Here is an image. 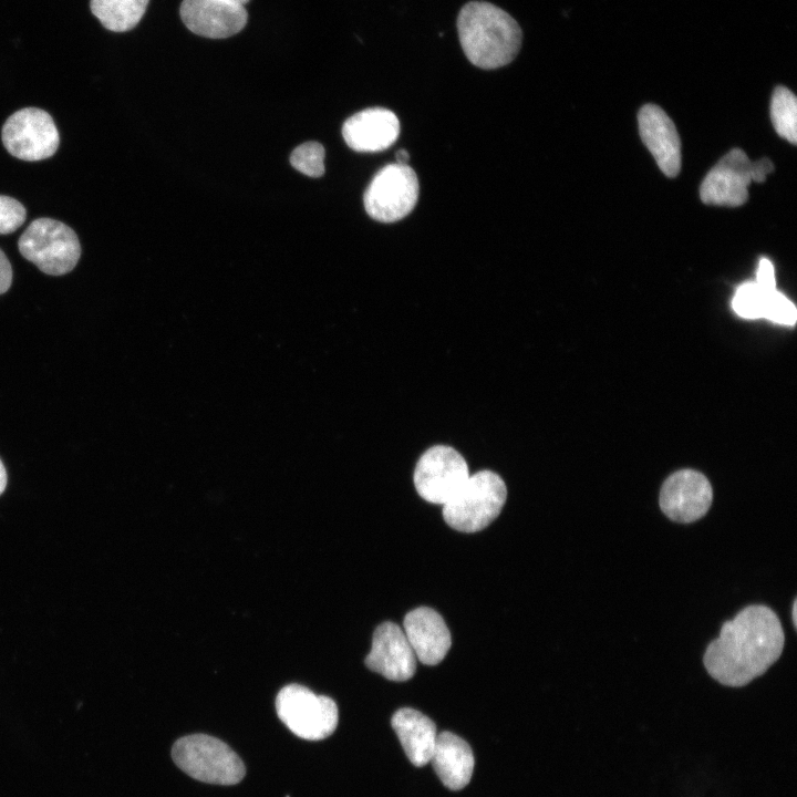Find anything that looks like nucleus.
<instances>
[{"mask_svg":"<svg viewBox=\"0 0 797 797\" xmlns=\"http://www.w3.org/2000/svg\"><path fill=\"white\" fill-rule=\"evenodd\" d=\"M796 604H797V603H796V600H795V601H794V604H793V612H791V613H793V622H794V625H795V627H796V620H797V619H796Z\"/></svg>","mask_w":797,"mask_h":797,"instance_id":"nucleus-31","label":"nucleus"},{"mask_svg":"<svg viewBox=\"0 0 797 797\" xmlns=\"http://www.w3.org/2000/svg\"><path fill=\"white\" fill-rule=\"evenodd\" d=\"M12 281V268L11 265L0 249V294L4 293L11 286Z\"/></svg>","mask_w":797,"mask_h":797,"instance_id":"nucleus-27","label":"nucleus"},{"mask_svg":"<svg viewBox=\"0 0 797 797\" xmlns=\"http://www.w3.org/2000/svg\"><path fill=\"white\" fill-rule=\"evenodd\" d=\"M457 30L465 55L480 69L507 65L520 50L522 33L519 24L489 2L466 3L459 11Z\"/></svg>","mask_w":797,"mask_h":797,"instance_id":"nucleus-2","label":"nucleus"},{"mask_svg":"<svg viewBox=\"0 0 797 797\" xmlns=\"http://www.w3.org/2000/svg\"><path fill=\"white\" fill-rule=\"evenodd\" d=\"M713 490L708 479L700 472L681 469L663 483L660 507L664 515L676 522H693L710 509Z\"/></svg>","mask_w":797,"mask_h":797,"instance_id":"nucleus-10","label":"nucleus"},{"mask_svg":"<svg viewBox=\"0 0 797 797\" xmlns=\"http://www.w3.org/2000/svg\"><path fill=\"white\" fill-rule=\"evenodd\" d=\"M403 631L415 654L426 665H436L448 652L452 638L442 615L428 607L406 613Z\"/></svg>","mask_w":797,"mask_h":797,"instance_id":"nucleus-15","label":"nucleus"},{"mask_svg":"<svg viewBox=\"0 0 797 797\" xmlns=\"http://www.w3.org/2000/svg\"><path fill=\"white\" fill-rule=\"evenodd\" d=\"M276 711L294 735L308 741L330 736L339 721L338 706L332 698L317 695L299 684H289L279 691Z\"/></svg>","mask_w":797,"mask_h":797,"instance_id":"nucleus-6","label":"nucleus"},{"mask_svg":"<svg viewBox=\"0 0 797 797\" xmlns=\"http://www.w3.org/2000/svg\"><path fill=\"white\" fill-rule=\"evenodd\" d=\"M469 477L467 463L455 448L435 445L425 451L416 463L414 485L428 503L446 504Z\"/></svg>","mask_w":797,"mask_h":797,"instance_id":"nucleus-8","label":"nucleus"},{"mask_svg":"<svg viewBox=\"0 0 797 797\" xmlns=\"http://www.w3.org/2000/svg\"><path fill=\"white\" fill-rule=\"evenodd\" d=\"M6 149L22 161H41L58 149L60 137L51 115L37 107H25L8 117L2 127Z\"/></svg>","mask_w":797,"mask_h":797,"instance_id":"nucleus-9","label":"nucleus"},{"mask_svg":"<svg viewBox=\"0 0 797 797\" xmlns=\"http://www.w3.org/2000/svg\"><path fill=\"white\" fill-rule=\"evenodd\" d=\"M507 499L503 478L483 469L469 475L459 490L443 505V518L453 529L476 532L490 525L500 514Z\"/></svg>","mask_w":797,"mask_h":797,"instance_id":"nucleus-3","label":"nucleus"},{"mask_svg":"<svg viewBox=\"0 0 797 797\" xmlns=\"http://www.w3.org/2000/svg\"><path fill=\"white\" fill-rule=\"evenodd\" d=\"M180 18L194 33L224 39L244 29L248 14L244 6L224 0H183Z\"/></svg>","mask_w":797,"mask_h":797,"instance_id":"nucleus-13","label":"nucleus"},{"mask_svg":"<svg viewBox=\"0 0 797 797\" xmlns=\"http://www.w3.org/2000/svg\"><path fill=\"white\" fill-rule=\"evenodd\" d=\"M418 188L417 176L408 165H386L375 174L365 190V210L379 221L400 220L415 207Z\"/></svg>","mask_w":797,"mask_h":797,"instance_id":"nucleus-7","label":"nucleus"},{"mask_svg":"<svg viewBox=\"0 0 797 797\" xmlns=\"http://www.w3.org/2000/svg\"><path fill=\"white\" fill-rule=\"evenodd\" d=\"M429 762L441 782L452 790H459L470 782L475 764L473 751L452 732L437 734Z\"/></svg>","mask_w":797,"mask_h":797,"instance_id":"nucleus-17","label":"nucleus"},{"mask_svg":"<svg viewBox=\"0 0 797 797\" xmlns=\"http://www.w3.org/2000/svg\"><path fill=\"white\" fill-rule=\"evenodd\" d=\"M642 142L667 177L681 169V141L673 121L655 104L643 105L638 115Z\"/></svg>","mask_w":797,"mask_h":797,"instance_id":"nucleus-14","label":"nucleus"},{"mask_svg":"<svg viewBox=\"0 0 797 797\" xmlns=\"http://www.w3.org/2000/svg\"><path fill=\"white\" fill-rule=\"evenodd\" d=\"M774 170V165L768 158L759 159L752 163L751 177L753 182L763 183L766 175Z\"/></svg>","mask_w":797,"mask_h":797,"instance_id":"nucleus-26","label":"nucleus"},{"mask_svg":"<svg viewBox=\"0 0 797 797\" xmlns=\"http://www.w3.org/2000/svg\"><path fill=\"white\" fill-rule=\"evenodd\" d=\"M769 292L763 290L755 281L744 282L735 292L732 301L733 310L744 319H762Z\"/></svg>","mask_w":797,"mask_h":797,"instance_id":"nucleus-21","label":"nucleus"},{"mask_svg":"<svg viewBox=\"0 0 797 797\" xmlns=\"http://www.w3.org/2000/svg\"><path fill=\"white\" fill-rule=\"evenodd\" d=\"M7 486V472L6 468L0 460V495L4 491Z\"/></svg>","mask_w":797,"mask_h":797,"instance_id":"nucleus-29","label":"nucleus"},{"mask_svg":"<svg viewBox=\"0 0 797 797\" xmlns=\"http://www.w3.org/2000/svg\"><path fill=\"white\" fill-rule=\"evenodd\" d=\"M395 158L397 164L407 165L410 154L405 149H400L398 152H396Z\"/></svg>","mask_w":797,"mask_h":797,"instance_id":"nucleus-28","label":"nucleus"},{"mask_svg":"<svg viewBox=\"0 0 797 797\" xmlns=\"http://www.w3.org/2000/svg\"><path fill=\"white\" fill-rule=\"evenodd\" d=\"M763 319L793 325L797 319L796 307L782 292L773 290L767 294Z\"/></svg>","mask_w":797,"mask_h":797,"instance_id":"nucleus-23","label":"nucleus"},{"mask_svg":"<svg viewBox=\"0 0 797 797\" xmlns=\"http://www.w3.org/2000/svg\"><path fill=\"white\" fill-rule=\"evenodd\" d=\"M364 662L371 671L395 682L410 680L416 670V656L403 629L391 621L376 627Z\"/></svg>","mask_w":797,"mask_h":797,"instance_id":"nucleus-12","label":"nucleus"},{"mask_svg":"<svg viewBox=\"0 0 797 797\" xmlns=\"http://www.w3.org/2000/svg\"><path fill=\"white\" fill-rule=\"evenodd\" d=\"M172 757L188 776L208 784L235 785L246 774L240 757L226 743L206 734H192L176 741Z\"/></svg>","mask_w":797,"mask_h":797,"instance_id":"nucleus-4","label":"nucleus"},{"mask_svg":"<svg viewBox=\"0 0 797 797\" xmlns=\"http://www.w3.org/2000/svg\"><path fill=\"white\" fill-rule=\"evenodd\" d=\"M27 211L17 199L0 195V235L15 231L25 220Z\"/></svg>","mask_w":797,"mask_h":797,"instance_id":"nucleus-24","label":"nucleus"},{"mask_svg":"<svg viewBox=\"0 0 797 797\" xmlns=\"http://www.w3.org/2000/svg\"><path fill=\"white\" fill-rule=\"evenodd\" d=\"M752 162L739 148L724 155L707 173L700 188L704 204L737 207L748 198Z\"/></svg>","mask_w":797,"mask_h":797,"instance_id":"nucleus-11","label":"nucleus"},{"mask_svg":"<svg viewBox=\"0 0 797 797\" xmlns=\"http://www.w3.org/2000/svg\"><path fill=\"white\" fill-rule=\"evenodd\" d=\"M290 163L307 176L320 177L324 173V148L317 142L301 144L292 152Z\"/></svg>","mask_w":797,"mask_h":797,"instance_id":"nucleus-22","label":"nucleus"},{"mask_svg":"<svg viewBox=\"0 0 797 797\" xmlns=\"http://www.w3.org/2000/svg\"><path fill=\"white\" fill-rule=\"evenodd\" d=\"M149 0H91L92 13L114 32L132 30L145 13Z\"/></svg>","mask_w":797,"mask_h":797,"instance_id":"nucleus-19","label":"nucleus"},{"mask_svg":"<svg viewBox=\"0 0 797 797\" xmlns=\"http://www.w3.org/2000/svg\"><path fill=\"white\" fill-rule=\"evenodd\" d=\"M345 143L358 152L389 148L400 135L396 115L386 108L373 107L355 113L342 126Z\"/></svg>","mask_w":797,"mask_h":797,"instance_id":"nucleus-16","label":"nucleus"},{"mask_svg":"<svg viewBox=\"0 0 797 797\" xmlns=\"http://www.w3.org/2000/svg\"><path fill=\"white\" fill-rule=\"evenodd\" d=\"M770 117L776 133L790 142L797 143V100L785 86H777L772 96Z\"/></svg>","mask_w":797,"mask_h":797,"instance_id":"nucleus-20","label":"nucleus"},{"mask_svg":"<svg viewBox=\"0 0 797 797\" xmlns=\"http://www.w3.org/2000/svg\"><path fill=\"white\" fill-rule=\"evenodd\" d=\"M224 1L231 2V3H236V4H240V6H245L249 0H224Z\"/></svg>","mask_w":797,"mask_h":797,"instance_id":"nucleus-30","label":"nucleus"},{"mask_svg":"<svg viewBox=\"0 0 797 797\" xmlns=\"http://www.w3.org/2000/svg\"><path fill=\"white\" fill-rule=\"evenodd\" d=\"M18 247L27 260L52 276L73 270L81 256L80 241L74 230L51 218L33 220L21 235Z\"/></svg>","mask_w":797,"mask_h":797,"instance_id":"nucleus-5","label":"nucleus"},{"mask_svg":"<svg viewBox=\"0 0 797 797\" xmlns=\"http://www.w3.org/2000/svg\"><path fill=\"white\" fill-rule=\"evenodd\" d=\"M391 724L411 763L417 767L429 763L437 737L434 722L420 711L403 707L393 714Z\"/></svg>","mask_w":797,"mask_h":797,"instance_id":"nucleus-18","label":"nucleus"},{"mask_svg":"<svg viewBox=\"0 0 797 797\" xmlns=\"http://www.w3.org/2000/svg\"><path fill=\"white\" fill-rule=\"evenodd\" d=\"M784 644L777 614L766 605L752 604L723 623L703 662L714 680L739 687L764 674L779 659Z\"/></svg>","mask_w":797,"mask_h":797,"instance_id":"nucleus-1","label":"nucleus"},{"mask_svg":"<svg viewBox=\"0 0 797 797\" xmlns=\"http://www.w3.org/2000/svg\"><path fill=\"white\" fill-rule=\"evenodd\" d=\"M755 282L765 291L776 289L774 266L770 260L766 258L759 260Z\"/></svg>","mask_w":797,"mask_h":797,"instance_id":"nucleus-25","label":"nucleus"}]
</instances>
